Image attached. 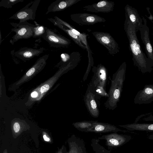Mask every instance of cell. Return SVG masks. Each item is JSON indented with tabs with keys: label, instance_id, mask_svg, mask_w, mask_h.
I'll use <instances>...</instances> for the list:
<instances>
[{
	"label": "cell",
	"instance_id": "1",
	"mask_svg": "<svg viewBox=\"0 0 153 153\" xmlns=\"http://www.w3.org/2000/svg\"><path fill=\"white\" fill-rule=\"evenodd\" d=\"M124 29L129 42V48L132 55L134 65L142 73H150L153 70V63L143 51L134 26L125 15Z\"/></svg>",
	"mask_w": 153,
	"mask_h": 153
},
{
	"label": "cell",
	"instance_id": "2",
	"mask_svg": "<svg viewBox=\"0 0 153 153\" xmlns=\"http://www.w3.org/2000/svg\"><path fill=\"white\" fill-rule=\"evenodd\" d=\"M126 64L123 62L113 76L107 100L105 103L106 108L113 110L117 106L122 91L125 79Z\"/></svg>",
	"mask_w": 153,
	"mask_h": 153
},
{
	"label": "cell",
	"instance_id": "3",
	"mask_svg": "<svg viewBox=\"0 0 153 153\" xmlns=\"http://www.w3.org/2000/svg\"><path fill=\"white\" fill-rule=\"evenodd\" d=\"M10 24L13 27L11 31L15 33L10 41L11 44L13 45L19 39H28L33 37L35 25L27 21L19 23L10 22Z\"/></svg>",
	"mask_w": 153,
	"mask_h": 153
},
{
	"label": "cell",
	"instance_id": "4",
	"mask_svg": "<svg viewBox=\"0 0 153 153\" xmlns=\"http://www.w3.org/2000/svg\"><path fill=\"white\" fill-rule=\"evenodd\" d=\"M45 31L41 37L48 43L51 47L55 48H67L71 43V41L58 33L55 30L45 27Z\"/></svg>",
	"mask_w": 153,
	"mask_h": 153
},
{
	"label": "cell",
	"instance_id": "5",
	"mask_svg": "<svg viewBox=\"0 0 153 153\" xmlns=\"http://www.w3.org/2000/svg\"><path fill=\"white\" fill-rule=\"evenodd\" d=\"M40 1L41 0H36L30 1L9 19L19 20V22L34 20L35 19L36 11Z\"/></svg>",
	"mask_w": 153,
	"mask_h": 153
},
{
	"label": "cell",
	"instance_id": "6",
	"mask_svg": "<svg viewBox=\"0 0 153 153\" xmlns=\"http://www.w3.org/2000/svg\"><path fill=\"white\" fill-rule=\"evenodd\" d=\"M92 33L97 41L107 49L110 54L114 56L119 52L118 44L109 33L94 31Z\"/></svg>",
	"mask_w": 153,
	"mask_h": 153
},
{
	"label": "cell",
	"instance_id": "7",
	"mask_svg": "<svg viewBox=\"0 0 153 153\" xmlns=\"http://www.w3.org/2000/svg\"><path fill=\"white\" fill-rule=\"evenodd\" d=\"M71 19L80 25H91L98 23L104 22L106 20L103 18L94 14L86 13L71 14Z\"/></svg>",
	"mask_w": 153,
	"mask_h": 153
},
{
	"label": "cell",
	"instance_id": "8",
	"mask_svg": "<svg viewBox=\"0 0 153 153\" xmlns=\"http://www.w3.org/2000/svg\"><path fill=\"white\" fill-rule=\"evenodd\" d=\"M94 75L88 86L91 88L100 87L105 89L107 79V70L101 64L92 68Z\"/></svg>",
	"mask_w": 153,
	"mask_h": 153
},
{
	"label": "cell",
	"instance_id": "9",
	"mask_svg": "<svg viewBox=\"0 0 153 153\" xmlns=\"http://www.w3.org/2000/svg\"><path fill=\"white\" fill-rule=\"evenodd\" d=\"M142 19L144 23L139 30L141 38L144 45L147 57L153 63V50L150 40L149 28L147 25L146 19L143 16L142 17Z\"/></svg>",
	"mask_w": 153,
	"mask_h": 153
},
{
	"label": "cell",
	"instance_id": "10",
	"mask_svg": "<svg viewBox=\"0 0 153 153\" xmlns=\"http://www.w3.org/2000/svg\"><path fill=\"white\" fill-rule=\"evenodd\" d=\"M153 101V84L145 85L139 91L134 99L135 104H149Z\"/></svg>",
	"mask_w": 153,
	"mask_h": 153
},
{
	"label": "cell",
	"instance_id": "11",
	"mask_svg": "<svg viewBox=\"0 0 153 153\" xmlns=\"http://www.w3.org/2000/svg\"><path fill=\"white\" fill-rule=\"evenodd\" d=\"M114 6V2L103 0L85 6L83 8L84 10L92 12L108 13L113 11Z\"/></svg>",
	"mask_w": 153,
	"mask_h": 153
},
{
	"label": "cell",
	"instance_id": "12",
	"mask_svg": "<svg viewBox=\"0 0 153 153\" xmlns=\"http://www.w3.org/2000/svg\"><path fill=\"white\" fill-rule=\"evenodd\" d=\"M96 99L95 95L88 88L84 97V101L90 115L95 118L97 117L100 114Z\"/></svg>",
	"mask_w": 153,
	"mask_h": 153
},
{
	"label": "cell",
	"instance_id": "13",
	"mask_svg": "<svg viewBox=\"0 0 153 153\" xmlns=\"http://www.w3.org/2000/svg\"><path fill=\"white\" fill-rule=\"evenodd\" d=\"M45 49L43 47L39 49L24 47L15 51V56L22 60H29L36 56H38L43 53Z\"/></svg>",
	"mask_w": 153,
	"mask_h": 153
},
{
	"label": "cell",
	"instance_id": "14",
	"mask_svg": "<svg viewBox=\"0 0 153 153\" xmlns=\"http://www.w3.org/2000/svg\"><path fill=\"white\" fill-rule=\"evenodd\" d=\"M125 15L134 26L137 32L142 27L143 20L135 8L127 4L125 7Z\"/></svg>",
	"mask_w": 153,
	"mask_h": 153
},
{
	"label": "cell",
	"instance_id": "15",
	"mask_svg": "<svg viewBox=\"0 0 153 153\" xmlns=\"http://www.w3.org/2000/svg\"><path fill=\"white\" fill-rule=\"evenodd\" d=\"M81 0H56L48 7L45 14L62 11Z\"/></svg>",
	"mask_w": 153,
	"mask_h": 153
},
{
	"label": "cell",
	"instance_id": "16",
	"mask_svg": "<svg viewBox=\"0 0 153 153\" xmlns=\"http://www.w3.org/2000/svg\"><path fill=\"white\" fill-rule=\"evenodd\" d=\"M105 138L108 146H117L129 142L131 139L132 137L128 135L113 133L105 135Z\"/></svg>",
	"mask_w": 153,
	"mask_h": 153
},
{
	"label": "cell",
	"instance_id": "17",
	"mask_svg": "<svg viewBox=\"0 0 153 153\" xmlns=\"http://www.w3.org/2000/svg\"><path fill=\"white\" fill-rule=\"evenodd\" d=\"M119 131L124 132H129L127 131L121 130L114 125L96 121L93 125L88 130L87 132L105 133Z\"/></svg>",
	"mask_w": 153,
	"mask_h": 153
},
{
	"label": "cell",
	"instance_id": "18",
	"mask_svg": "<svg viewBox=\"0 0 153 153\" xmlns=\"http://www.w3.org/2000/svg\"><path fill=\"white\" fill-rule=\"evenodd\" d=\"M54 19L63 25L71 30L73 33L78 36L82 43L86 47L87 49L88 59H92L91 52L89 48L87 41V35L85 33H81L73 26L67 22L63 21L56 16L54 17Z\"/></svg>",
	"mask_w": 153,
	"mask_h": 153
},
{
	"label": "cell",
	"instance_id": "19",
	"mask_svg": "<svg viewBox=\"0 0 153 153\" xmlns=\"http://www.w3.org/2000/svg\"><path fill=\"white\" fill-rule=\"evenodd\" d=\"M48 20L52 22L54 25L65 32L77 45L82 49L87 51L86 47L82 43L80 39L71 30L63 25L54 19L48 18Z\"/></svg>",
	"mask_w": 153,
	"mask_h": 153
},
{
	"label": "cell",
	"instance_id": "20",
	"mask_svg": "<svg viewBox=\"0 0 153 153\" xmlns=\"http://www.w3.org/2000/svg\"><path fill=\"white\" fill-rule=\"evenodd\" d=\"M49 56V55L46 54L39 58L33 66L26 72L24 78H23L22 80H25L26 78H28L43 69L46 65V61Z\"/></svg>",
	"mask_w": 153,
	"mask_h": 153
},
{
	"label": "cell",
	"instance_id": "21",
	"mask_svg": "<svg viewBox=\"0 0 153 153\" xmlns=\"http://www.w3.org/2000/svg\"><path fill=\"white\" fill-rule=\"evenodd\" d=\"M119 126L124 128L130 131H139L148 132L153 131V123H134L124 125H119Z\"/></svg>",
	"mask_w": 153,
	"mask_h": 153
},
{
	"label": "cell",
	"instance_id": "22",
	"mask_svg": "<svg viewBox=\"0 0 153 153\" xmlns=\"http://www.w3.org/2000/svg\"><path fill=\"white\" fill-rule=\"evenodd\" d=\"M29 127L24 123L18 121L13 123L11 126L12 134L13 138L15 139L23 132L28 129Z\"/></svg>",
	"mask_w": 153,
	"mask_h": 153
},
{
	"label": "cell",
	"instance_id": "23",
	"mask_svg": "<svg viewBox=\"0 0 153 153\" xmlns=\"http://www.w3.org/2000/svg\"><path fill=\"white\" fill-rule=\"evenodd\" d=\"M96 122L95 121H85L74 123V126L78 130L87 132L88 130Z\"/></svg>",
	"mask_w": 153,
	"mask_h": 153
},
{
	"label": "cell",
	"instance_id": "24",
	"mask_svg": "<svg viewBox=\"0 0 153 153\" xmlns=\"http://www.w3.org/2000/svg\"><path fill=\"white\" fill-rule=\"evenodd\" d=\"M36 26L34 29L33 37L36 38L41 37L43 35L45 31V27L44 26L35 24Z\"/></svg>",
	"mask_w": 153,
	"mask_h": 153
},
{
	"label": "cell",
	"instance_id": "25",
	"mask_svg": "<svg viewBox=\"0 0 153 153\" xmlns=\"http://www.w3.org/2000/svg\"><path fill=\"white\" fill-rule=\"evenodd\" d=\"M24 1V0H1L0 2V7L7 8H11L16 4Z\"/></svg>",
	"mask_w": 153,
	"mask_h": 153
},
{
	"label": "cell",
	"instance_id": "26",
	"mask_svg": "<svg viewBox=\"0 0 153 153\" xmlns=\"http://www.w3.org/2000/svg\"><path fill=\"white\" fill-rule=\"evenodd\" d=\"M61 58V62L62 63H66L71 60V55L70 56L66 53H62L60 56Z\"/></svg>",
	"mask_w": 153,
	"mask_h": 153
},
{
	"label": "cell",
	"instance_id": "27",
	"mask_svg": "<svg viewBox=\"0 0 153 153\" xmlns=\"http://www.w3.org/2000/svg\"><path fill=\"white\" fill-rule=\"evenodd\" d=\"M42 134L43 138L44 141L49 143L51 142V138L47 133L45 131H42Z\"/></svg>",
	"mask_w": 153,
	"mask_h": 153
},
{
	"label": "cell",
	"instance_id": "28",
	"mask_svg": "<svg viewBox=\"0 0 153 153\" xmlns=\"http://www.w3.org/2000/svg\"><path fill=\"white\" fill-rule=\"evenodd\" d=\"M50 86L48 84H45L42 86L41 88L40 91L41 93L46 92L50 88Z\"/></svg>",
	"mask_w": 153,
	"mask_h": 153
},
{
	"label": "cell",
	"instance_id": "29",
	"mask_svg": "<svg viewBox=\"0 0 153 153\" xmlns=\"http://www.w3.org/2000/svg\"><path fill=\"white\" fill-rule=\"evenodd\" d=\"M143 121H153V115H150L147 117H145L143 119Z\"/></svg>",
	"mask_w": 153,
	"mask_h": 153
},
{
	"label": "cell",
	"instance_id": "30",
	"mask_svg": "<svg viewBox=\"0 0 153 153\" xmlns=\"http://www.w3.org/2000/svg\"><path fill=\"white\" fill-rule=\"evenodd\" d=\"M74 149L73 148V146L71 147V148H70V149L69 152L67 153H79V152L78 151H76L77 149L75 148V149H74Z\"/></svg>",
	"mask_w": 153,
	"mask_h": 153
},
{
	"label": "cell",
	"instance_id": "31",
	"mask_svg": "<svg viewBox=\"0 0 153 153\" xmlns=\"http://www.w3.org/2000/svg\"><path fill=\"white\" fill-rule=\"evenodd\" d=\"M38 95V94L36 91L32 92L31 94V97L33 98H36Z\"/></svg>",
	"mask_w": 153,
	"mask_h": 153
},
{
	"label": "cell",
	"instance_id": "32",
	"mask_svg": "<svg viewBox=\"0 0 153 153\" xmlns=\"http://www.w3.org/2000/svg\"><path fill=\"white\" fill-rule=\"evenodd\" d=\"M148 139L149 140H153V133L150 134L148 137Z\"/></svg>",
	"mask_w": 153,
	"mask_h": 153
},
{
	"label": "cell",
	"instance_id": "33",
	"mask_svg": "<svg viewBox=\"0 0 153 153\" xmlns=\"http://www.w3.org/2000/svg\"><path fill=\"white\" fill-rule=\"evenodd\" d=\"M3 153H7V150L6 149L4 150Z\"/></svg>",
	"mask_w": 153,
	"mask_h": 153
},
{
	"label": "cell",
	"instance_id": "34",
	"mask_svg": "<svg viewBox=\"0 0 153 153\" xmlns=\"http://www.w3.org/2000/svg\"><path fill=\"white\" fill-rule=\"evenodd\" d=\"M57 153H62V149H60V150Z\"/></svg>",
	"mask_w": 153,
	"mask_h": 153
},
{
	"label": "cell",
	"instance_id": "35",
	"mask_svg": "<svg viewBox=\"0 0 153 153\" xmlns=\"http://www.w3.org/2000/svg\"></svg>",
	"mask_w": 153,
	"mask_h": 153
}]
</instances>
